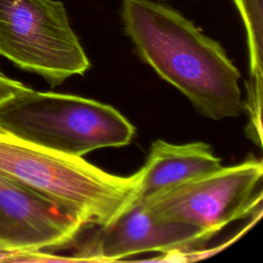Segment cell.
Masks as SVG:
<instances>
[{
  "mask_svg": "<svg viewBox=\"0 0 263 263\" xmlns=\"http://www.w3.org/2000/svg\"><path fill=\"white\" fill-rule=\"evenodd\" d=\"M121 20L140 58L213 120L245 111L240 74L223 47L176 9L122 0Z\"/></svg>",
  "mask_w": 263,
  "mask_h": 263,
  "instance_id": "obj_1",
  "label": "cell"
},
{
  "mask_svg": "<svg viewBox=\"0 0 263 263\" xmlns=\"http://www.w3.org/2000/svg\"><path fill=\"white\" fill-rule=\"evenodd\" d=\"M0 173L71 211L84 225L102 226L111 221L128 203L134 185V175L115 176L1 125Z\"/></svg>",
  "mask_w": 263,
  "mask_h": 263,
  "instance_id": "obj_2",
  "label": "cell"
},
{
  "mask_svg": "<svg viewBox=\"0 0 263 263\" xmlns=\"http://www.w3.org/2000/svg\"><path fill=\"white\" fill-rule=\"evenodd\" d=\"M0 125L48 149L82 157L129 144L134 125L115 108L72 95L29 88L0 108Z\"/></svg>",
  "mask_w": 263,
  "mask_h": 263,
  "instance_id": "obj_3",
  "label": "cell"
},
{
  "mask_svg": "<svg viewBox=\"0 0 263 263\" xmlns=\"http://www.w3.org/2000/svg\"><path fill=\"white\" fill-rule=\"evenodd\" d=\"M0 55L50 86L90 66L58 0H0Z\"/></svg>",
  "mask_w": 263,
  "mask_h": 263,
  "instance_id": "obj_4",
  "label": "cell"
},
{
  "mask_svg": "<svg viewBox=\"0 0 263 263\" xmlns=\"http://www.w3.org/2000/svg\"><path fill=\"white\" fill-rule=\"evenodd\" d=\"M262 175V162L250 158L168 186L141 200L156 219L191 225L214 235L261 206L262 193L256 195L255 190Z\"/></svg>",
  "mask_w": 263,
  "mask_h": 263,
  "instance_id": "obj_5",
  "label": "cell"
},
{
  "mask_svg": "<svg viewBox=\"0 0 263 263\" xmlns=\"http://www.w3.org/2000/svg\"><path fill=\"white\" fill-rule=\"evenodd\" d=\"M83 221L0 173V251H52L72 242Z\"/></svg>",
  "mask_w": 263,
  "mask_h": 263,
  "instance_id": "obj_6",
  "label": "cell"
},
{
  "mask_svg": "<svg viewBox=\"0 0 263 263\" xmlns=\"http://www.w3.org/2000/svg\"><path fill=\"white\" fill-rule=\"evenodd\" d=\"M212 236L191 225L156 219L144 209L143 200H134L100 226L90 247L78 256L88 262H110L146 252H185Z\"/></svg>",
  "mask_w": 263,
  "mask_h": 263,
  "instance_id": "obj_7",
  "label": "cell"
},
{
  "mask_svg": "<svg viewBox=\"0 0 263 263\" xmlns=\"http://www.w3.org/2000/svg\"><path fill=\"white\" fill-rule=\"evenodd\" d=\"M211 146L203 142L176 145L156 140L145 164L134 175L130 199H144L160 191L221 167Z\"/></svg>",
  "mask_w": 263,
  "mask_h": 263,
  "instance_id": "obj_8",
  "label": "cell"
},
{
  "mask_svg": "<svg viewBox=\"0 0 263 263\" xmlns=\"http://www.w3.org/2000/svg\"><path fill=\"white\" fill-rule=\"evenodd\" d=\"M242 16L247 31L250 52V80L247 84L248 97L243 102L250 122L247 134L261 146L262 142V43L263 16L262 0H234Z\"/></svg>",
  "mask_w": 263,
  "mask_h": 263,
  "instance_id": "obj_9",
  "label": "cell"
},
{
  "mask_svg": "<svg viewBox=\"0 0 263 263\" xmlns=\"http://www.w3.org/2000/svg\"><path fill=\"white\" fill-rule=\"evenodd\" d=\"M45 262H88L82 257H64L45 251H0V263H45Z\"/></svg>",
  "mask_w": 263,
  "mask_h": 263,
  "instance_id": "obj_10",
  "label": "cell"
},
{
  "mask_svg": "<svg viewBox=\"0 0 263 263\" xmlns=\"http://www.w3.org/2000/svg\"><path fill=\"white\" fill-rule=\"evenodd\" d=\"M29 88L21 81L11 79L3 73L0 74V108L18 98Z\"/></svg>",
  "mask_w": 263,
  "mask_h": 263,
  "instance_id": "obj_11",
  "label": "cell"
},
{
  "mask_svg": "<svg viewBox=\"0 0 263 263\" xmlns=\"http://www.w3.org/2000/svg\"><path fill=\"white\" fill-rule=\"evenodd\" d=\"M0 74H2V71H1V70H0Z\"/></svg>",
  "mask_w": 263,
  "mask_h": 263,
  "instance_id": "obj_12",
  "label": "cell"
}]
</instances>
